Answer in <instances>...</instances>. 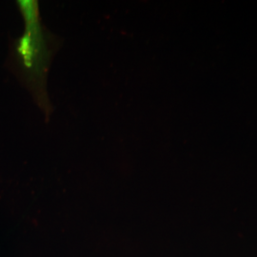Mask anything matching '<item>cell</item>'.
<instances>
[{
    "label": "cell",
    "mask_w": 257,
    "mask_h": 257,
    "mask_svg": "<svg viewBox=\"0 0 257 257\" xmlns=\"http://www.w3.org/2000/svg\"><path fill=\"white\" fill-rule=\"evenodd\" d=\"M24 21V33L14 42V57L34 100L46 121L53 112L47 92V77L61 40L43 24L37 0L17 1Z\"/></svg>",
    "instance_id": "6da1fadb"
}]
</instances>
